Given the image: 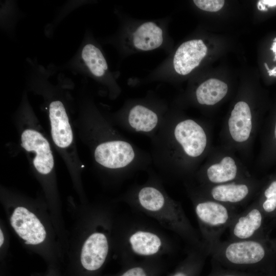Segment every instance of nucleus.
Masks as SVG:
<instances>
[{
    "label": "nucleus",
    "instance_id": "obj_13",
    "mask_svg": "<svg viewBox=\"0 0 276 276\" xmlns=\"http://www.w3.org/2000/svg\"><path fill=\"white\" fill-rule=\"evenodd\" d=\"M228 126L230 135L235 141L242 143L249 139L252 127V116L246 102L239 101L235 104Z\"/></svg>",
    "mask_w": 276,
    "mask_h": 276
},
{
    "label": "nucleus",
    "instance_id": "obj_8",
    "mask_svg": "<svg viewBox=\"0 0 276 276\" xmlns=\"http://www.w3.org/2000/svg\"><path fill=\"white\" fill-rule=\"evenodd\" d=\"M262 212L258 204H254L244 211L239 212L228 227V240L259 239L263 224Z\"/></svg>",
    "mask_w": 276,
    "mask_h": 276
},
{
    "label": "nucleus",
    "instance_id": "obj_12",
    "mask_svg": "<svg viewBox=\"0 0 276 276\" xmlns=\"http://www.w3.org/2000/svg\"><path fill=\"white\" fill-rule=\"evenodd\" d=\"M251 191V186L245 182L232 181L212 186L204 197L235 208L247 200Z\"/></svg>",
    "mask_w": 276,
    "mask_h": 276
},
{
    "label": "nucleus",
    "instance_id": "obj_10",
    "mask_svg": "<svg viewBox=\"0 0 276 276\" xmlns=\"http://www.w3.org/2000/svg\"><path fill=\"white\" fill-rule=\"evenodd\" d=\"M109 249L108 237L105 232L96 231L86 239L82 247L81 262L89 271L99 269L105 263Z\"/></svg>",
    "mask_w": 276,
    "mask_h": 276
},
{
    "label": "nucleus",
    "instance_id": "obj_20",
    "mask_svg": "<svg viewBox=\"0 0 276 276\" xmlns=\"http://www.w3.org/2000/svg\"><path fill=\"white\" fill-rule=\"evenodd\" d=\"M264 195L265 199L261 204V209L267 213L274 212L276 210V180L265 189Z\"/></svg>",
    "mask_w": 276,
    "mask_h": 276
},
{
    "label": "nucleus",
    "instance_id": "obj_27",
    "mask_svg": "<svg viewBox=\"0 0 276 276\" xmlns=\"http://www.w3.org/2000/svg\"><path fill=\"white\" fill-rule=\"evenodd\" d=\"M264 66H265V68L267 70V71H269L270 69L267 65V64L266 63H264Z\"/></svg>",
    "mask_w": 276,
    "mask_h": 276
},
{
    "label": "nucleus",
    "instance_id": "obj_15",
    "mask_svg": "<svg viewBox=\"0 0 276 276\" xmlns=\"http://www.w3.org/2000/svg\"><path fill=\"white\" fill-rule=\"evenodd\" d=\"M238 168L234 159L227 156L217 163L211 165L206 171V180L217 185L232 182L237 177Z\"/></svg>",
    "mask_w": 276,
    "mask_h": 276
},
{
    "label": "nucleus",
    "instance_id": "obj_28",
    "mask_svg": "<svg viewBox=\"0 0 276 276\" xmlns=\"http://www.w3.org/2000/svg\"><path fill=\"white\" fill-rule=\"evenodd\" d=\"M274 136H275V139L276 140V123H275V128H274Z\"/></svg>",
    "mask_w": 276,
    "mask_h": 276
},
{
    "label": "nucleus",
    "instance_id": "obj_25",
    "mask_svg": "<svg viewBox=\"0 0 276 276\" xmlns=\"http://www.w3.org/2000/svg\"><path fill=\"white\" fill-rule=\"evenodd\" d=\"M269 76H273L274 74H276V67H274L272 70H270L267 71Z\"/></svg>",
    "mask_w": 276,
    "mask_h": 276
},
{
    "label": "nucleus",
    "instance_id": "obj_22",
    "mask_svg": "<svg viewBox=\"0 0 276 276\" xmlns=\"http://www.w3.org/2000/svg\"><path fill=\"white\" fill-rule=\"evenodd\" d=\"M261 3L264 6L269 7L276 6V0H260Z\"/></svg>",
    "mask_w": 276,
    "mask_h": 276
},
{
    "label": "nucleus",
    "instance_id": "obj_14",
    "mask_svg": "<svg viewBox=\"0 0 276 276\" xmlns=\"http://www.w3.org/2000/svg\"><path fill=\"white\" fill-rule=\"evenodd\" d=\"M163 41V31L153 22L143 24L133 34V45L139 50H153L160 47Z\"/></svg>",
    "mask_w": 276,
    "mask_h": 276
},
{
    "label": "nucleus",
    "instance_id": "obj_7",
    "mask_svg": "<svg viewBox=\"0 0 276 276\" xmlns=\"http://www.w3.org/2000/svg\"><path fill=\"white\" fill-rule=\"evenodd\" d=\"M173 136L176 143L188 157H199L207 144V136L203 128L195 121L183 120L175 126Z\"/></svg>",
    "mask_w": 276,
    "mask_h": 276
},
{
    "label": "nucleus",
    "instance_id": "obj_23",
    "mask_svg": "<svg viewBox=\"0 0 276 276\" xmlns=\"http://www.w3.org/2000/svg\"><path fill=\"white\" fill-rule=\"evenodd\" d=\"M270 50L272 51L273 53H275V56L273 60H276V37L273 39V42L272 44L271 47L270 48Z\"/></svg>",
    "mask_w": 276,
    "mask_h": 276
},
{
    "label": "nucleus",
    "instance_id": "obj_29",
    "mask_svg": "<svg viewBox=\"0 0 276 276\" xmlns=\"http://www.w3.org/2000/svg\"><path fill=\"white\" fill-rule=\"evenodd\" d=\"M224 276H236V275L228 274V275H225Z\"/></svg>",
    "mask_w": 276,
    "mask_h": 276
},
{
    "label": "nucleus",
    "instance_id": "obj_24",
    "mask_svg": "<svg viewBox=\"0 0 276 276\" xmlns=\"http://www.w3.org/2000/svg\"><path fill=\"white\" fill-rule=\"evenodd\" d=\"M257 7L260 11H267V8L261 3L260 1H259L258 2Z\"/></svg>",
    "mask_w": 276,
    "mask_h": 276
},
{
    "label": "nucleus",
    "instance_id": "obj_19",
    "mask_svg": "<svg viewBox=\"0 0 276 276\" xmlns=\"http://www.w3.org/2000/svg\"><path fill=\"white\" fill-rule=\"evenodd\" d=\"M160 258L133 261L127 266L118 276H156L158 271Z\"/></svg>",
    "mask_w": 276,
    "mask_h": 276
},
{
    "label": "nucleus",
    "instance_id": "obj_21",
    "mask_svg": "<svg viewBox=\"0 0 276 276\" xmlns=\"http://www.w3.org/2000/svg\"><path fill=\"white\" fill-rule=\"evenodd\" d=\"M193 2L199 9L209 12H217L224 5L223 0H195Z\"/></svg>",
    "mask_w": 276,
    "mask_h": 276
},
{
    "label": "nucleus",
    "instance_id": "obj_6",
    "mask_svg": "<svg viewBox=\"0 0 276 276\" xmlns=\"http://www.w3.org/2000/svg\"><path fill=\"white\" fill-rule=\"evenodd\" d=\"M94 158L102 167L112 170H121L132 164L135 153L128 142L119 139L100 141L95 146Z\"/></svg>",
    "mask_w": 276,
    "mask_h": 276
},
{
    "label": "nucleus",
    "instance_id": "obj_3",
    "mask_svg": "<svg viewBox=\"0 0 276 276\" xmlns=\"http://www.w3.org/2000/svg\"><path fill=\"white\" fill-rule=\"evenodd\" d=\"M194 210L200 238L208 254L221 241V237L239 214L235 207L205 198L194 196Z\"/></svg>",
    "mask_w": 276,
    "mask_h": 276
},
{
    "label": "nucleus",
    "instance_id": "obj_4",
    "mask_svg": "<svg viewBox=\"0 0 276 276\" xmlns=\"http://www.w3.org/2000/svg\"><path fill=\"white\" fill-rule=\"evenodd\" d=\"M21 115L20 144L29 154L33 167L42 175L54 171L55 161L50 144L37 126L35 117L28 105L22 108Z\"/></svg>",
    "mask_w": 276,
    "mask_h": 276
},
{
    "label": "nucleus",
    "instance_id": "obj_1",
    "mask_svg": "<svg viewBox=\"0 0 276 276\" xmlns=\"http://www.w3.org/2000/svg\"><path fill=\"white\" fill-rule=\"evenodd\" d=\"M124 200L134 210L177 234L191 248H203L200 237L181 205L172 199L158 183L151 181L135 188L125 196Z\"/></svg>",
    "mask_w": 276,
    "mask_h": 276
},
{
    "label": "nucleus",
    "instance_id": "obj_17",
    "mask_svg": "<svg viewBox=\"0 0 276 276\" xmlns=\"http://www.w3.org/2000/svg\"><path fill=\"white\" fill-rule=\"evenodd\" d=\"M227 90V85L224 82L210 79L198 86L196 91V99L200 104L213 105L221 100Z\"/></svg>",
    "mask_w": 276,
    "mask_h": 276
},
{
    "label": "nucleus",
    "instance_id": "obj_2",
    "mask_svg": "<svg viewBox=\"0 0 276 276\" xmlns=\"http://www.w3.org/2000/svg\"><path fill=\"white\" fill-rule=\"evenodd\" d=\"M121 254L125 263L141 260L158 259L173 251L169 238L162 231L149 225L125 223L120 240Z\"/></svg>",
    "mask_w": 276,
    "mask_h": 276
},
{
    "label": "nucleus",
    "instance_id": "obj_26",
    "mask_svg": "<svg viewBox=\"0 0 276 276\" xmlns=\"http://www.w3.org/2000/svg\"><path fill=\"white\" fill-rule=\"evenodd\" d=\"M4 238L2 230L0 231V246H2L4 243Z\"/></svg>",
    "mask_w": 276,
    "mask_h": 276
},
{
    "label": "nucleus",
    "instance_id": "obj_9",
    "mask_svg": "<svg viewBox=\"0 0 276 276\" xmlns=\"http://www.w3.org/2000/svg\"><path fill=\"white\" fill-rule=\"evenodd\" d=\"M10 223L18 235L25 240V244L36 245L46 237L44 226L33 213L24 207L16 208L10 218Z\"/></svg>",
    "mask_w": 276,
    "mask_h": 276
},
{
    "label": "nucleus",
    "instance_id": "obj_11",
    "mask_svg": "<svg viewBox=\"0 0 276 276\" xmlns=\"http://www.w3.org/2000/svg\"><path fill=\"white\" fill-rule=\"evenodd\" d=\"M208 48L201 39L182 43L177 49L173 60L175 72L186 75L197 67L205 56Z\"/></svg>",
    "mask_w": 276,
    "mask_h": 276
},
{
    "label": "nucleus",
    "instance_id": "obj_16",
    "mask_svg": "<svg viewBox=\"0 0 276 276\" xmlns=\"http://www.w3.org/2000/svg\"><path fill=\"white\" fill-rule=\"evenodd\" d=\"M158 122L157 114L141 105L133 107L128 116V122L130 127L136 132H150L156 127Z\"/></svg>",
    "mask_w": 276,
    "mask_h": 276
},
{
    "label": "nucleus",
    "instance_id": "obj_18",
    "mask_svg": "<svg viewBox=\"0 0 276 276\" xmlns=\"http://www.w3.org/2000/svg\"><path fill=\"white\" fill-rule=\"evenodd\" d=\"M85 67L94 76L98 78L104 76L108 70V65L100 50L92 43H87L80 53Z\"/></svg>",
    "mask_w": 276,
    "mask_h": 276
},
{
    "label": "nucleus",
    "instance_id": "obj_5",
    "mask_svg": "<svg viewBox=\"0 0 276 276\" xmlns=\"http://www.w3.org/2000/svg\"><path fill=\"white\" fill-rule=\"evenodd\" d=\"M52 139L67 167L80 170L81 164L77 152L74 132L64 103L53 99L48 106Z\"/></svg>",
    "mask_w": 276,
    "mask_h": 276
}]
</instances>
